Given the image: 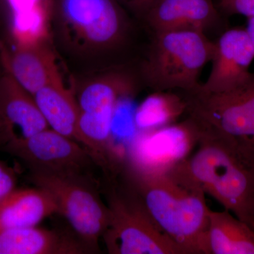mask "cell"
I'll return each instance as SVG.
<instances>
[{"label":"cell","instance_id":"obj_1","mask_svg":"<svg viewBox=\"0 0 254 254\" xmlns=\"http://www.w3.org/2000/svg\"><path fill=\"white\" fill-rule=\"evenodd\" d=\"M159 227L185 254H210L205 193L178 167L150 175L125 165L121 171Z\"/></svg>","mask_w":254,"mask_h":254},{"label":"cell","instance_id":"obj_2","mask_svg":"<svg viewBox=\"0 0 254 254\" xmlns=\"http://www.w3.org/2000/svg\"><path fill=\"white\" fill-rule=\"evenodd\" d=\"M190 180L254 230V151L201 135L196 150L177 165Z\"/></svg>","mask_w":254,"mask_h":254},{"label":"cell","instance_id":"obj_3","mask_svg":"<svg viewBox=\"0 0 254 254\" xmlns=\"http://www.w3.org/2000/svg\"><path fill=\"white\" fill-rule=\"evenodd\" d=\"M214 51L215 41L202 31L153 33L136 71L142 85L152 91L192 93L200 88V73L211 62Z\"/></svg>","mask_w":254,"mask_h":254},{"label":"cell","instance_id":"obj_4","mask_svg":"<svg viewBox=\"0 0 254 254\" xmlns=\"http://www.w3.org/2000/svg\"><path fill=\"white\" fill-rule=\"evenodd\" d=\"M109 222L102 240L110 254H185L159 227L123 174L108 177Z\"/></svg>","mask_w":254,"mask_h":254},{"label":"cell","instance_id":"obj_5","mask_svg":"<svg viewBox=\"0 0 254 254\" xmlns=\"http://www.w3.org/2000/svg\"><path fill=\"white\" fill-rule=\"evenodd\" d=\"M64 38L83 53L118 55L130 43L129 11L118 0H51Z\"/></svg>","mask_w":254,"mask_h":254},{"label":"cell","instance_id":"obj_6","mask_svg":"<svg viewBox=\"0 0 254 254\" xmlns=\"http://www.w3.org/2000/svg\"><path fill=\"white\" fill-rule=\"evenodd\" d=\"M183 93L188 103L186 116L194 120L201 135L254 151V71L245 83L230 91L208 93L199 88Z\"/></svg>","mask_w":254,"mask_h":254},{"label":"cell","instance_id":"obj_7","mask_svg":"<svg viewBox=\"0 0 254 254\" xmlns=\"http://www.w3.org/2000/svg\"><path fill=\"white\" fill-rule=\"evenodd\" d=\"M28 178L35 187L52 195L58 213L66 218L74 233L97 253L109 222V210L97 180L38 173H29Z\"/></svg>","mask_w":254,"mask_h":254},{"label":"cell","instance_id":"obj_8","mask_svg":"<svg viewBox=\"0 0 254 254\" xmlns=\"http://www.w3.org/2000/svg\"><path fill=\"white\" fill-rule=\"evenodd\" d=\"M2 150L19 160L29 173L93 179L100 168L91 152L75 140L48 128L28 137L11 136Z\"/></svg>","mask_w":254,"mask_h":254},{"label":"cell","instance_id":"obj_9","mask_svg":"<svg viewBox=\"0 0 254 254\" xmlns=\"http://www.w3.org/2000/svg\"><path fill=\"white\" fill-rule=\"evenodd\" d=\"M199 127L190 116L181 122L143 133L132 142L125 165L141 173H168L192 154L199 142Z\"/></svg>","mask_w":254,"mask_h":254},{"label":"cell","instance_id":"obj_10","mask_svg":"<svg viewBox=\"0 0 254 254\" xmlns=\"http://www.w3.org/2000/svg\"><path fill=\"white\" fill-rule=\"evenodd\" d=\"M148 35L174 30H225V16L213 0H155L141 19Z\"/></svg>","mask_w":254,"mask_h":254},{"label":"cell","instance_id":"obj_11","mask_svg":"<svg viewBox=\"0 0 254 254\" xmlns=\"http://www.w3.org/2000/svg\"><path fill=\"white\" fill-rule=\"evenodd\" d=\"M254 49L245 28H226L215 41L210 74L200 90L222 93L245 83L252 71Z\"/></svg>","mask_w":254,"mask_h":254},{"label":"cell","instance_id":"obj_12","mask_svg":"<svg viewBox=\"0 0 254 254\" xmlns=\"http://www.w3.org/2000/svg\"><path fill=\"white\" fill-rule=\"evenodd\" d=\"M1 47L4 68L33 95L61 76L56 57L48 41L33 44H16L11 53Z\"/></svg>","mask_w":254,"mask_h":254},{"label":"cell","instance_id":"obj_13","mask_svg":"<svg viewBox=\"0 0 254 254\" xmlns=\"http://www.w3.org/2000/svg\"><path fill=\"white\" fill-rule=\"evenodd\" d=\"M94 254L76 235L37 226L0 230V254Z\"/></svg>","mask_w":254,"mask_h":254},{"label":"cell","instance_id":"obj_14","mask_svg":"<svg viewBox=\"0 0 254 254\" xmlns=\"http://www.w3.org/2000/svg\"><path fill=\"white\" fill-rule=\"evenodd\" d=\"M0 115L12 133L13 127L19 128L21 136H33L49 128L34 96L6 68L0 79Z\"/></svg>","mask_w":254,"mask_h":254},{"label":"cell","instance_id":"obj_15","mask_svg":"<svg viewBox=\"0 0 254 254\" xmlns=\"http://www.w3.org/2000/svg\"><path fill=\"white\" fill-rule=\"evenodd\" d=\"M55 213L58 207L47 190L16 189L0 203V230L37 226Z\"/></svg>","mask_w":254,"mask_h":254},{"label":"cell","instance_id":"obj_16","mask_svg":"<svg viewBox=\"0 0 254 254\" xmlns=\"http://www.w3.org/2000/svg\"><path fill=\"white\" fill-rule=\"evenodd\" d=\"M33 96L49 128L78 142L79 107L76 97L64 86L61 76Z\"/></svg>","mask_w":254,"mask_h":254},{"label":"cell","instance_id":"obj_17","mask_svg":"<svg viewBox=\"0 0 254 254\" xmlns=\"http://www.w3.org/2000/svg\"><path fill=\"white\" fill-rule=\"evenodd\" d=\"M210 254H254V230L227 210H209Z\"/></svg>","mask_w":254,"mask_h":254},{"label":"cell","instance_id":"obj_18","mask_svg":"<svg viewBox=\"0 0 254 254\" xmlns=\"http://www.w3.org/2000/svg\"><path fill=\"white\" fill-rule=\"evenodd\" d=\"M188 103L182 92L153 91L134 112L137 131L143 133L168 126L187 115Z\"/></svg>","mask_w":254,"mask_h":254},{"label":"cell","instance_id":"obj_19","mask_svg":"<svg viewBox=\"0 0 254 254\" xmlns=\"http://www.w3.org/2000/svg\"><path fill=\"white\" fill-rule=\"evenodd\" d=\"M12 14L11 31L16 44H33L48 41L51 6Z\"/></svg>","mask_w":254,"mask_h":254},{"label":"cell","instance_id":"obj_20","mask_svg":"<svg viewBox=\"0 0 254 254\" xmlns=\"http://www.w3.org/2000/svg\"><path fill=\"white\" fill-rule=\"evenodd\" d=\"M219 9L224 16L241 15L254 17V0H220Z\"/></svg>","mask_w":254,"mask_h":254},{"label":"cell","instance_id":"obj_21","mask_svg":"<svg viewBox=\"0 0 254 254\" xmlns=\"http://www.w3.org/2000/svg\"><path fill=\"white\" fill-rule=\"evenodd\" d=\"M16 171L0 160V203L16 189Z\"/></svg>","mask_w":254,"mask_h":254},{"label":"cell","instance_id":"obj_22","mask_svg":"<svg viewBox=\"0 0 254 254\" xmlns=\"http://www.w3.org/2000/svg\"><path fill=\"white\" fill-rule=\"evenodd\" d=\"M125 9L141 18L155 0H118Z\"/></svg>","mask_w":254,"mask_h":254},{"label":"cell","instance_id":"obj_23","mask_svg":"<svg viewBox=\"0 0 254 254\" xmlns=\"http://www.w3.org/2000/svg\"><path fill=\"white\" fill-rule=\"evenodd\" d=\"M13 134H14V133L10 131L7 125L4 122V119L0 115V139L5 138L6 141Z\"/></svg>","mask_w":254,"mask_h":254},{"label":"cell","instance_id":"obj_24","mask_svg":"<svg viewBox=\"0 0 254 254\" xmlns=\"http://www.w3.org/2000/svg\"><path fill=\"white\" fill-rule=\"evenodd\" d=\"M245 29L254 49V17L248 18L247 26Z\"/></svg>","mask_w":254,"mask_h":254},{"label":"cell","instance_id":"obj_25","mask_svg":"<svg viewBox=\"0 0 254 254\" xmlns=\"http://www.w3.org/2000/svg\"><path fill=\"white\" fill-rule=\"evenodd\" d=\"M1 75L0 74V79H1Z\"/></svg>","mask_w":254,"mask_h":254}]
</instances>
